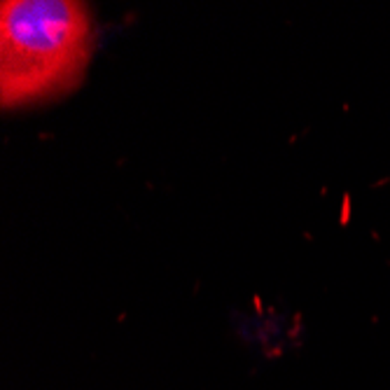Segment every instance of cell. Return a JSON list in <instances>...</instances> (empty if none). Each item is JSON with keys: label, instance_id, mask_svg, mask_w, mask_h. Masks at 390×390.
I'll use <instances>...</instances> for the list:
<instances>
[{"label": "cell", "instance_id": "obj_1", "mask_svg": "<svg viewBox=\"0 0 390 390\" xmlns=\"http://www.w3.org/2000/svg\"><path fill=\"white\" fill-rule=\"evenodd\" d=\"M92 17L70 0H14L0 7V87L7 106L56 96L82 77Z\"/></svg>", "mask_w": 390, "mask_h": 390}]
</instances>
